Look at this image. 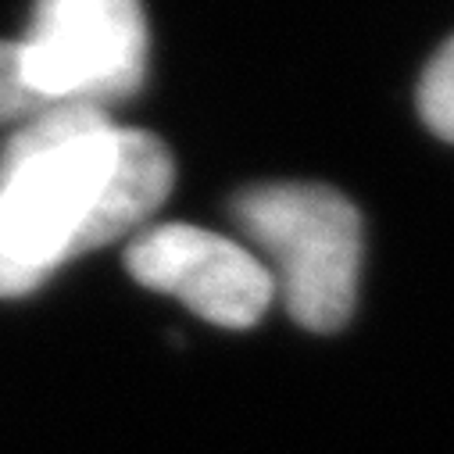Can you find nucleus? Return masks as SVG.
<instances>
[{
  "label": "nucleus",
  "mask_w": 454,
  "mask_h": 454,
  "mask_svg": "<svg viewBox=\"0 0 454 454\" xmlns=\"http://www.w3.org/2000/svg\"><path fill=\"white\" fill-rule=\"evenodd\" d=\"M172 179L168 147L100 107L26 119L0 151V297H26L65 262L140 230Z\"/></svg>",
  "instance_id": "1"
},
{
  "label": "nucleus",
  "mask_w": 454,
  "mask_h": 454,
  "mask_svg": "<svg viewBox=\"0 0 454 454\" xmlns=\"http://www.w3.org/2000/svg\"><path fill=\"white\" fill-rule=\"evenodd\" d=\"M286 311L315 333L340 329L358 301L362 215L322 183H265L233 200Z\"/></svg>",
  "instance_id": "2"
},
{
  "label": "nucleus",
  "mask_w": 454,
  "mask_h": 454,
  "mask_svg": "<svg viewBox=\"0 0 454 454\" xmlns=\"http://www.w3.org/2000/svg\"><path fill=\"white\" fill-rule=\"evenodd\" d=\"M19 51L26 86L43 107L111 111L147 79L144 0H36Z\"/></svg>",
  "instance_id": "3"
},
{
  "label": "nucleus",
  "mask_w": 454,
  "mask_h": 454,
  "mask_svg": "<svg viewBox=\"0 0 454 454\" xmlns=\"http://www.w3.org/2000/svg\"><path fill=\"white\" fill-rule=\"evenodd\" d=\"M126 269L140 286L168 294L225 329L254 325L276 297V283L251 247L183 222L137 233Z\"/></svg>",
  "instance_id": "4"
},
{
  "label": "nucleus",
  "mask_w": 454,
  "mask_h": 454,
  "mask_svg": "<svg viewBox=\"0 0 454 454\" xmlns=\"http://www.w3.org/2000/svg\"><path fill=\"white\" fill-rule=\"evenodd\" d=\"M419 111L440 140L454 144V36L433 54V61L422 72Z\"/></svg>",
  "instance_id": "5"
},
{
  "label": "nucleus",
  "mask_w": 454,
  "mask_h": 454,
  "mask_svg": "<svg viewBox=\"0 0 454 454\" xmlns=\"http://www.w3.org/2000/svg\"><path fill=\"white\" fill-rule=\"evenodd\" d=\"M43 111V100L26 86L19 40H0V126L26 122Z\"/></svg>",
  "instance_id": "6"
}]
</instances>
